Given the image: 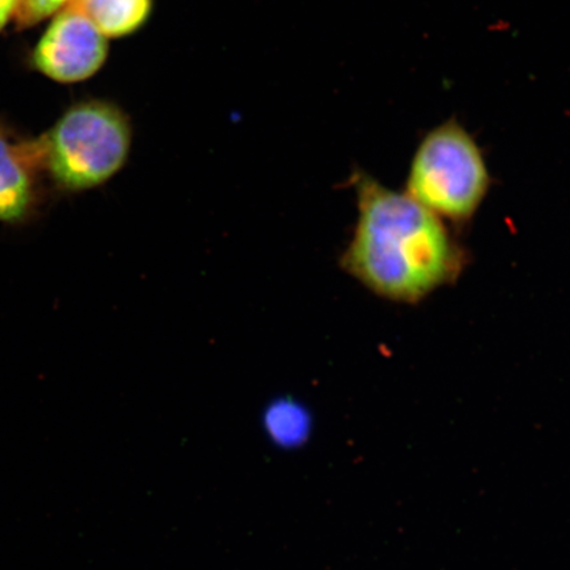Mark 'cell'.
Instances as JSON below:
<instances>
[{"label": "cell", "mask_w": 570, "mask_h": 570, "mask_svg": "<svg viewBox=\"0 0 570 570\" xmlns=\"http://www.w3.org/2000/svg\"><path fill=\"white\" fill-rule=\"evenodd\" d=\"M39 141L53 191L76 196L104 187L126 167L134 125L118 104L89 98L71 105Z\"/></svg>", "instance_id": "cell-2"}, {"label": "cell", "mask_w": 570, "mask_h": 570, "mask_svg": "<svg viewBox=\"0 0 570 570\" xmlns=\"http://www.w3.org/2000/svg\"><path fill=\"white\" fill-rule=\"evenodd\" d=\"M75 0H19L16 12V23L19 30L41 23L42 20L55 17Z\"/></svg>", "instance_id": "cell-8"}, {"label": "cell", "mask_w": 570, "mask_h": 570, "mask_svg": "<svg viewBox=\"0 0 570 570\" xmlns=\"http://www.w3.org/2000/svg\"><path fill=\"white\" fill-rule=\"evenodd\" d=\"M267 426L276 439L297 440L308 431L309 419L297 403L279 401L271 405L266 416Z\"/></svg>", "instance_id": "cell-7"}, {"label": "cell", "mask_w": 570, "mask_h": 570, "mask_svg": "<svg viewBox=\"0 0 570 570\" xmlns=\"http://www.w3.org/2000/svg\"><path fill=\"white\" fill-rule=\"evenodd\" d=\"M107 39H122L138 33L151 20L155 0H75Z\"/></svg>", "instance_id": "cell-6"}, {"label": "cell", "mask_w": 570, "mask_h": 570, "mask_svg": "<svg viewBox=\"0 0 570 570\" xmlns=\"http://www.w3.org/2000/svg\"><path fill=\"white\" fill-rule=\"evenodd\" d=\"M49 188L39 138H26L0 124V224L32 223Z\"/></svg>", "instance_id": "cell-5"}, {"label": "cell", "mask_w": 570, "mask_h": 570, "mask_svg": "<svg viewBox=\"0 0 570 570\" xmlns=\"http://www.w3.org/2000/svg\"><path fill=\"white\" fill-rule=\"evenodd\" d=\"M493 178L473 135L459 120L434 127L412 156L405 194L448 225L473 223Z\"/></svg>", "instance_id": "cell-3"}, {"label": "cell", "mask_w": 570, "mask_h": 570, "mask_svg": "<svg viewBox=\"0 0 570 570\" xmlns=\"http://www.w3.org/2000/svg\"><path fill=\"white\" fill-rule=\"evenodd\" d=\"M351 184L356 219L338 261L345 274L384 301L410 305L459 282L472 254L451 225L365 170H354Z\"/></svg>", "instance_id": "cell-1"}, {"label": "cell", "mask_w": 570, "mask_h": 570, "mask_svg": "<svg viewBox=\"0 0 570 570\" xmlns=\"http://www.w3.org/2000/svg\"><path fill=\"white\" fill-rule=\"evenodd\" d=\"M18 6L19 0H0V32H2L7 23L16 17Z\"/></svg>", "instance_id": "cell-9"}, {"label": "cell", "mask_w": 570, "mask_h": 570, "mask_svg": "<svg viewBox=\"0 0 570 570\" xmlns=\"http://www.w3.org/2000/svg\"><path fill=\"white\" fill-rule=\"evenodd\" d=\"M109 39L70 3L57 12L35 47L31 63L40 73L60 83L89 80L109 57Z\"/></svg>", "instance_id": "cell-4"}]
</instances>
